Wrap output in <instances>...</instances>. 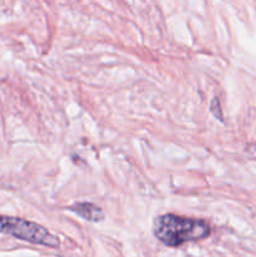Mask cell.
I'll return each mask as SVG.
<instances>
[{
  "label": "cell",
  "instance_id": "obj_4",
  "mask_svg": "<svg viewBox=\"0 0 256 257\" xmlns=\"http://www.w3.org/2000/svg\"><path fill=\"white\" fill-rule=\"evenodd\" d=\"M210 108H211V112H212V114L215 115L216 118H217L218 120H221L222 122L223 120V115H222V110H221V105H220V100L217 99V98H213L212 100H211V104H210Z\"/></svg>",
  "mask_w": 256,
  "mask_h": 257
},
{
  "label": "cell",
  "instance_id": "obj_3",
  "mask_svg": "<svg viewBox=\"0 0 256 257\" xmlns=\"http://www.w3.org/2000/svg\"><path fill=\"white\" fill-rule=\"evenodd\" d=\"M68 210L89 222H100L104 218V212L102 208L90 202H77L68 207Z\"/></svg>",
  "mask_w": 256,
  "mask_h": 257
},
{
  "label": "cell",
  "instance_id": "obj_1",
  "mask_svg": "<svg viewBox=\"0 0 256 257\" xmlns=\"http://www.w3.org/2000/svg\"><path fill=\"white\" fill-rule=\"evenodd\" d=\"M210 233V225L206 221L173 213L158 216L153 222V235L168 247H178L186 242L203 240Z\"/></svg>",
  "mask_w": 256,
  "mask_h": 257
},
{
  "label": "cell",
  "instance_id": "obj_2",
  "mask_svg": "<svg viewBox=\"0 0 256 257\" xmlns=\"http://www.w3.org/2000/svg\"><path fill=\"white\" fill-rule=\"evenodd\" d=\"M0 233H7L22 241L47 247H59L60 241L42 225L19 217L0 215Z\"/></svg>",
  "mask_w": 256,
  "mask_h": 257
}]
</instances>
